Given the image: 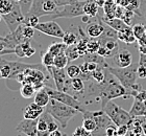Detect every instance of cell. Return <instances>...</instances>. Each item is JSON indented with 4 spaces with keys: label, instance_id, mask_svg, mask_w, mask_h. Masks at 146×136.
<instances>
[{
    "label": "cell",
    "instance_id": "13",
    "mask_svg": "<svg viewBox=\"0 0 146 136\" xmlns=\"http://www.w3.org/2000/svg\"><path fill=\"white\" fill-rule=\"evenodd\" d=\"M2 19L5 21L9 31L12 33V31H15V30L18 28V26H20V25L24 22L25 15L23 14V12H22V9H21V7H20V5H19V3L16 1L15 5H14L12 11H11L9 14L3 15Z\"/></svg>",
    "mask_w": 146,
    "mask_h": 136
},
{
    "label": "cell",
    "instance_id": "12",
    "mask_svg": "<svg viewBox=\"0 0 146 136\" xmlns=\"http://www.w3.org/2000/svg\"><path fill=\"white\" fill-rule=\"evenodd\" d=\"M58 124L52 115L44 110L41 116L38 118V136H49L52 131L58 130Z\"/></svg>",
    "mask_w": 146,
    "mask_h": 136
},
{
    "label": "cell",
    "instance_id": "57",
    "mask_svg": "<svg viewBox=\"0 0 146 136\" xmlns=\"http://www.w3.org/2000/svg\"><path fill=\"white\" fill-rule=\"evenodd\" d=\"M91 136H94V135H91Z\"/></svg>",
    "mask_w": 146,
    "mask_h": 136
},
{
    "label": "cell",
    "instance_id": "24",
    "mask_svg": "<svg viewBox=\"0 0 146 136\" xmlns=\"http://www.w3.org/2000/svg\"><path fill=\"white\" fill-rule=\"evenodd\" d=\"M118 40L126 43V44H133V43H135L137 41L136 37L134 36V33H133V28L131 26L127 27L126 29L122 30V31H119Z\"/></svg>",
    "mask_w": 146,
    "mask_h": 136
},
{
    "label": "cell",
    "instance_id": "51",
    "mask_svg": "<svg viewBox=\"0 0 146 136\" xmlns=\"http://www.w3.org/2000/svg\"><path fill=\"white\" fill-rule=\"evenodd\" d=\"M90 18H91V17H89V16H87V15L82 16V22H86V23H88V22H89V19H90Z\"/></svg>",
    "mask_w": 146,
    "mask_h": 136
},
{
    "label": "cell",
    "instance_id": "43",
    "mask_svg": "<svg viewBox=\"0 0 146 136\" xmlns=\"http://www.w3.org/2000/svg\"><path fill=\"white\" fill-rule=\"evenodd\" d=\"M128 129H129V126H127V125H124V126H120V127H118L117 134H118V136H125V134L127 133Z\"/></svg>",
    "mask_w": 146,
    "mask_h": 136
},
{
    "label": "cell",
    "instance_id": "30",
    "mask_svg": "<svg viewBox=\"0 0 146 136\" xmlns=\"http://www.w3.org/2000/svg\"><path fill=\"white\" fill-rule=\"evenodd\" d=\"M54 54H52L50 52H45L41 54V59H42V64L44 65L45 68H48L50 66H53L54 64Z\"/></svg>",
    "mask_w": 146,
    "mask_h": 136
},
{
    "label": "cell",
    "instance_id": "19",
    "mask_svg": "<svg viewBox=\"0 0 146 136\" xmlns=\"http://www.w3.org/2000/svg\"><path fill=\"white\" fill-rule=\"evenodd\" d=\"M44 110H45L44 107H41L34 102L33 104H29L25 109H23V117L26 119H36L41 116Z\"/></svg>",
    "mask_w": 146,
    "mask_h": 136
},
{
    "label": "cell",
    "instance_id": "45",
    "mask_svg": "<svg viewBox=\"0 0 146 136\" xmlns=\"http://www.w3.org/2000/svg\"><path fill=\"white\" fill-rule=\"evenodd\" d=\"M77 1H79V0H55L58 6L67 5V4H71V3H75V2H77Z\"/></svg>",
    "mask_w": 146,
    "mask_h": 136
},
{
    "label": "cell",
    "instance_id": "49",
    "mask_svg": "<svg viewBox=\"0 0 146 136\" xmlns=\"http://www.w3.org/2000/svg\"><path fill=\"white\" fill-rule=\"evenodd\" d=\"M138 44H139V45H146V33L138 40Z\"/></svg>",
    "mask_w": 146,
    "mask_h": 136
},
{
    "label": "cell",
    "instance_id": "16",
    "mask_svg": "<svg viewBox=\"0 0 146 136\" xmlns=\"http://www.w3.org/2000/svg\"><path fill=\"white\" fill-rule=\"evenodd\" d=\"M16 130L26 136H38V118L26 119L24 118L17 125Z\"/></svg>",
    "mask_w": 146,
    "mask_h": 136
},
{
    "label": "cell",
    "instance_id": "27",
    "mask_svg": "<svg viewBox=\"0 0 146 136\" xmlns=\"http://www.w3.org/2000/svg\"><path fill=\"white\" fill-rule=\"evenodd\" d=\"M67 47L68 46L64 42H54V43H51L48 46L47 50L51 52L52 54H54V56H58V54H64L66 52Z\"/></svg>",
    "mask_w": 146,
    "mask_h": 136
},
{
    "label": "cell",
    "instance_id": "20",
    "mask_svg": "<svg viewBox=\"0 0 146 136\" xmlns=\"http://www.w3.org/2000/svg\"><path fill=\"white\" fill-rule=\"evenodd\" d=\"M104 28H106V26L100 22L92 21L90 23H88L87 28H86L87 36L89 38H92V39H98L104 33Z\"/></svg>",
    "mask_w": 146,
    "mask_h": 136
},
{
    "label": "cell",
    "instance_id": "11",
    "mask_svg": "<svg viewBox=\"0 0 146 136\" xmlns=\"http://www.w3.org/2000/svg\"><path fill=\"white\" fill-rule=\"evenodd\" d=\"M86 112L88 113L90 116L94 118L95 121H96V130L92 133V135L94 136H106V131H107L108 128L113 125L114 123L112 121V119L110 118L109 115L104 112V110H99V111H87Z\"/></svg>",
    "mask_w": 146,
    "mask_h": 136
},
{
    "label": "cell",
    "instance_id": "14",
    "mask_svg": "<svg viewBox=\"0 0 146 136\" xmlns=\"http://www.w3.org/2000/svg\"><path fill=\"white\" fill-rule=\"evenodd\" d=\"M99 42V48L97 54L101 57L106 58H114L115 54L119 50L118 39L116 38H98Z\"/></svg>",
    "mask_w": 146,
    "mask_h": 136
},
{
    "label": "cell",
    "instance_id": "47",
    "mask_svg": "<svg viewBox=\"0 0 146 136\" xmlns=\"http://www.w3.org/2000/svg\"><path fill=\"white\" fill-rule=\"evenodd\" d=\"M49 136H66V135H65V134L62 133L61 131H60V130H58H58L52 131L51 133L49 134Z\"/></svg>",
    "mask_w": 146,
    "mask_h": 136
},
{
    "label": "cell",
    "instance_id": "2",
    "mask_svg": "<svg viewBox=\"0 0 146 136\" xmlns=\"http://www.w3.org/2000/svg\"><path fill=\"white\" fill-rule=\"evenodd\" d=\"M100 84L99 89V98H100L101 107L104 108L110 100L122 96H129L127 89L113 76L109 70L107 71L106 80Z\"/></svg>",
    "mask_w": 146,
    "mask_h": 136
},
{
    "label": "cell",
    "instance_id": "44",
    "mask_svg": "<svg viewBox=\"0 0 146 136\" xmlns=\"http://www.w3.org/2000/svg\"><path fill=\"white\" fill-rule=\"evenodd\" d=\"M134 98H137L142 102H146V90H140L138 91L137 94L134 96Z\"/></svg>",
    "mask_w": 146,
    "mask_h": 136
},
{
    "label": "cell",
    "instance_id": "21",
    "mask_svg": "<svg viewBox=\"0 0 146 136\" xmlns=\"http://www.w3.org/2000/svg\"><path fill=\"white\" fill-rule=\"evenodd\" d=\"M129 114L133 117H140V116H145L146 113V102H142L137 98H134V103L131 105V108L129 110Z\"/></svg>",
    "mask_w": 146,
    "mask_h": 136
},
{
    "label": "cell",
    "instance_id": "33",
    "mask_svg": "<svg viewBox=\"0 0 146 136\" xmlns=\"http://www.w3.org/2000/svg\"><path fill=\"white\" fill-rule=\"evenodd\" d=\"M62 40H63V42H64L67 46H70V45H74V44L77 43L78 37L76 36L74 33L69 31V33H65L64 37L62 38Z\"/></svg>",
    "mask_w": 146,
    "mask_h": 136
},
{
    "label": "cell",
    "instance_id": "42",
    "mask_svg": "<svg viewBox=\"0 0 146 136\" xmlns=\"http://www.w3.org/2000/svg\"><path fill=\"white\" fill-rule=\"evenodd\" d=\"M137 72H138V78H139V79H145L146 78V67L138 65Z\"/></svg>",
    "mask_w": 146,
    "mask_h": 136
},
{
    "label": "cell",
    "instance_id": "18",
    "mask_svg": "<svg viewBox=\"0 0 146 136\" xmlns=\"http://www.w3.org/2000/svg\"><path fill=\"white\" fill-rule=\"evenodd\" d=\"M14 49H15L16 56L20 58H31L36 52L35 47H33V45H31V40L20 43Z\"/></svg>",
    "mask_w": 146,
    "mask_h": 136
},
{
    "label": "cell",
    "instance_id": "22",
    "mask_svg": "<svg viewBox=\"0 0 146 136\" xmlns=\"http://www.w3.org/2000/svg\"><path fill=\"white\" fill-rule=\"evenodd\" d=\"M104 22L106 23L107 25H109L110 27H112L113 29H115L116 31H122V30L126 29L127 27H129V25L127 23H125L124 20L121 18H112V19H107V18H104L102 19Z\"/></svg>",
    "mask_w": 146,
    "mask_h": 136
},
{
    "label": "cell",
    "instance_id": "10",
    "mask_svg": "<svg viewBox=\"0 0 146 136\" xmlns=\"http://www.w3.org/2000/svg\"><path fill=\"white\" fill-rule=\"evenodd\" d=\"M23 78L24 79H23L22 84H25V83L31 84L36 88V90L44 88L45 87L44 84H45V82H47V79H46L42 69L36 68V67H29L27 69H25L23 71Z\"/></svg>",
    "mask_w": 146,
    "mask_h": 136
},
{
    "label": "cell",
    "instance_id": "23",
    "mask_svg": "<svg viewBox=\"0 0 146 136\" xmlns=\"http://www.w3.org/2000/svg\"><path fill=\"white\" fill-rule=\"evenodd\" d=\"M50 100H51L50 95H49V93L45 89V87L42 88V89H39L36 92V94H35V103L40 105L41 107H44V108L48 105Z\"/></svg>",
    "mask_w": 146,
    "mask_h": 136
},
{
    "label": "cell",
    "instance_id": "25",
    "mask_svg": "<svg viewBox=\"0 0 146 136\" xmlns=\"http://www.w3.org/2000/svg\"><path fill=\"white\" fill-rule=\"evenodd\" d=\"M82 119H84V121H82V127H84V129H86L88 132H90L92 134L96 130V127H97L95 119L92 116H90L86 112V110L82 112Z\"/></svg>",
    "mask_w": 146,
    "mask_h": 136
},
{
    "label": "cell",
    "instance_id": "40",
    "mask_svg": "<svg viewBox=\"0 0 146 136\" xmlns=\"http://www.w3.org/2000/svg\"><path fill=\"white\" fill-rule=\"evenodd\" d=\"M92 134L90 133V132H88V131L86 130V129H84V127H77L76 128V130L73 132L72 136H91Z\"/></svg>",
    "mask_w": 146,
    "mask_h": 136
},
{
    "label": "cell",
    "instance_id": "52",
    "mask_svg": "<svg viewBox=\"0 0 146 136\" xmlns=\"http://www.w3.org/2000/svg\"><path fill=\"white\" fill-rule=\"evenodd\" d=\"M94 1L97 3L98 5H100V6H104V0H94Z\"/></svg>",
    "mask_w": 146,
    "mask_h": 136
},
{
    "label": "cell",
    "instance_id": "35",
    "mask_svg": "<svg viewBox=\"0 0 146 136\" xmlns=\"http://www.w3.org/2000/svg\"><path fill=\"white\" fill-rule=\"evenodd\" d=\"M66 72H67L68 76L70 79L77 78V76H80V66H77V65H69L66 68Z\"/></svg>",
    "mask_w": 146,
    "mask_h": 136
},
{
    "label": "cell",
    "instance_id": "36",
    "mask_svg": "<svg viewBox=\"0 0 146 136\" xmlns=\"http://www.w3.org/2000/svg\"><path fill=\"white\" fill-rule=\"evenodd\" d=\"M99 46L100 45H99L98 40L90 38L88 42V46H87V54H95V52H97Z\"/></svg>",
    "mask_w": 146,
    "mask_h": 136
},
{
    "label": "cell",
    "instance_id": "7",
    "mask_svg": "<svg viewBox=\"0 0 146 136\" xmlns=\"http://www.w3.org/2000/svg\"><path fill=\"white\" fill-rule=\"evenodd\" d=\"M54 81L55 87L60 91L67 93L71 92V79L66 72V68H58L55 66H50L46 68Z\"/></svg>",
    "mask_w": 146,
    "mask_h": 136
},
{
    "label": "cell",
    "instance_id": "4",
    "mask_svg": "<svg viewBox=\"0 0 146 136\" xmlns=\"http://www.w3.org/2000/svg\"><path fill=\"white\" fill-rule=\"evenodd\" d=\"M44 66L41 64H26L22 62H15V61H7L4 59H0V79L14 80L17 74L23 72L25 69L29 67H36L42 69Z\"/></svg>",
    "mask_w": 146,
    "mask_h": 136
},
{
    "label": "cell",
    "instance_id": "50",
    "mask_svg": "<svg viewBox=\"0 0 146 136\" xmlns=\"http://www.w3.org/2000/svg\"><path fill=\"white\" fill-rule=\"evenodd\" d=\"M138 49H139V52H140V54H146V45H139Z\"/></svg>",
    "mask_w": 146,
    "mask_h": 136
},
{
    "label": "cell",
    "instance_id": "53",
    "mask_svg": "<svg viewBox=\"0 0 146 136\" xmlns=\"http://www.w3.org/2000/svg\"><path fill=\"white\" fill-rule=\"evenodd\" d=\"M6 37L5 36H0V41H5Z\"/></svg>",
    "mask_w": 146,
    "mask_h": 136
},
{
    "label": "cell",
    "instance_id": "58",
    "mask_svg": "<svg viewBox=\"0 0 146 136\" xmlns=\"http://www.w3.org/2000/svg\"><path fill=\"white\" fill-rule=\"evenodd\" d=\"M106 136H108V135H106Z\"/></svg>",
    "mask_w": 146,
    "mask_h": 136
},
{
    "label": "cell",
    "instance_id": "48",
    "mask_svg": "<svg viewBox=\"0 0 146 136\" xmlns=\"http://www.w3.org/2000/svg\"><path fill=\"white\" fill-rule=\"evenodd\" d=\"M141 118V125H142V128H143L144 134L146 135V118L144 116H140Z\"/></svg>",
    "mask_w": 146,
    "mask_h": 136
},
{
    "label": "cell",
    "instance_id": "26",
    "mask_svg": "<svg viewBox=\"0 0 146 136\" xmlns=\"http://www.w3.org/2000/svg\"><path fill=\"white\" fill-rule=\"evenodd\" d=\"M98 4L95 2L94 0H87V2L84 5V13L85 15L89 17H96L98 13Z\"/></svg>",
    "mask_w": 146,
    "mask_h": 136
},
{
    "label": "cell",
    "instance_id": "5",
    "mask_svg": "<svg viewBox=\"0 0 146 136\" xmlns=\"http://www.w3.org/2000/svg\"><path fill=\"white\" fill-rule=\"evenodd\" d=\"M102 109L117 127L124 126V125H127L131 127L133 121H134V117L129 114V112L118 106L117 104H115L112 100H110Z\"/></svg>",
    "mask_w": 146,
    "mask_h": 136
},
{
    "label": "cell",
    "instance_id": "34",
    "mask_svg": "<svg viewBox=\"0 0 146 136\" xmlns=\"http://www.w3.org/2000/svg\"><path fill=\"white\" fill-rule=\"evenodd\" d=\"M131 28H133V33H134V36L136 37L137 41L146 33V25L142 24V23H137Z\"/></svg>",
    "mask_w": 146,
    "mask_h": 136
},
{
    "label": "cell",
    "instance_id": "31",
    "mask_svg": "<svg viewBox=\"0 0 146 136\" xmlns=\"http://www.w3.org/2000/svg\"><path fill=\"white\" fill-rule=\"evenodd\" d=\"M69 63V59L66 56V54H61L58 56H55L54 57V64L53 66L58 67V68H66Z\"/></svg>",
    "mask_w": 146,
    "mask_h": 136
},
{
    "label": "cell",
    "instance_id": "1",
    "mask_svg": "<svg viewBox=\"0 0 146 136\" xmlns=\"http://www.w3.org/2000/svg\"><path fill=\"white\" fill-rule=\"evenodd\" d=\"M138 65L137 63H133L131 65L124 68H120V67H112L108 66V70L112 73L113 76L124 86L128 91V95L129 96H135L137 94L138 91L142 90L141 89V85L137 83L138 78Z\"/></svg>",
    "mask_w": 146,
    "mask_h": 136
},
{
    "label": "cell",
    "instance_id": "8",
    "mask_svg": "<svg viewBox=\"0 0 146 136\" xmlns=\"http://www.w3.org/2000/svg\"><path fill=\"white\" fill-rule=\"evenodd\" d=\"M58 7L55 0H34L28 15H35L38 17L49 16L54 14Z\"/></svg>",
    "mask_w": 146,
    "mask_h": 136
},
{
    "label": "cell",
    "instance_id": "41",
    "mask_svg": "<svg viewBox=\"0 0 146 136\" xmlns=\"http://www.w3.org/2000/svg\"><path fill=\"white\" fill-rule=\"evenodd\" d=\"M84 63H85L86 67H87V69H88L90 72H93L94 70L97 69L98 65H99V64L95 63V62H87V61H85Z\"/></svg>",
    "mask_w": 146,
    "mask_h": 136
},
{
    "label": "cell",
    "instance_id": "28",
    "mask_svg": "<svg viewBox=\"0 0 146 136\" xmlns=\"http://www.w3.org/2000/svg\"><path fill=\"white\" fill-rule=\"evenodd\" d=\"M20 94L24 98H31L34 96V94H36V88L31 84H28V83L22 84L21 88H20Z\"/></svg>",
    "mask_w": 146,
    "mask_h": 136
},
{
    "label": "cell",
    "instance_id": "17",
    "mask_svg": "<svg viewBox=\"0 0 146 136\" xmlns=\"http://www.w3.org/2000/svg\"><path fill=\"white\" fill-rule=\"evenodd\" d=\"M114 61L117 67L120 68H124L133 64V56L131 52L127 49H119L118 52L115 54L114 57Z\"/></svg>",
    "mask_w": 146,
    "mask_h": 136
},
{
    "label": "cell",
    "instance_id": "6",
    "mask_svg": "<svg viewBox=\"0 0 146 136\" xmlns=\"http://www.w3.org/2000/svg\"><path fill=\"white\" fill-rule=\"evenodd\" d=\"M87 2V0L84 1H77L75 3H71L67 5L58 6L54 14L51 15V20H54L56 18H76L82 17L85 15L84 13V5Z\"/></svg>",
    "mask_w": 146,
    "mask_h": 136
},
{
    "label": "cell",
    "instance_id": "55",
    "mask_svg": "<svg viewBox=\"0 0 146 136\" xmlns=\"http://www.w3.org/2000/svg\"><path fill=\"white\" fill-rule=\"evenodd\" d=\"M141 136H146V135H145V134L143 133V134H142V135H141Z\"/></svg>",
    "mask_w": 146,
    "mask_h": 136
},
{
    "label": "cell",
    "instance_id": "32",
    "mask_svg": "<svg viewBox=\"0 0 146 136\" xmlns=\"http://www.w3.org/2000/svg\"><path fill=\"white\" fill-rule=\"evenodd\" d=\"M65 54H66V56L68 57L69 61H75L76 59H78V58L80 57V54H79L78 49H77L76 44L68 46L67 49H66V52H65Z\"/></svg>",
    "mask_w": 146,
    "mask_h": 136
},
{
    "label": "cell",
    "instance_id": "38",
    "mask_svg": "<svg viewBox=\"0 0 146 136\" xmlns=\"http://www.w3.org/2000/svg\"><path fill=\"white\" fill-rule=\"evenodd\" d=\"M35 27L28 26V25H25L24 23L22 24V31H23V36L26 40H31L35 36Z\"/></svg>",
    "mask_w": 146,
    "mask_h": 136
},
{
    "label": "cell",
    "instance_id": "3",
    "mask_svg": "<svg viewBox=\"0 0 146 136\" xmlns=\"http://www.w3.org/2000/svg\"><path fill=\"white\" fill-rule=\"evenodd\" d=\"M45 110L52 115V117L54 118L55 121H58L60 126L63 129L67 128L69 121L74 116H76L79 112L77 109L68 106L66 104H63L56 100H53V98L50 100L48 105L45 107Z\"/></svg>",
    "mask_w": 146,
    "mask_h": 136
},
{
    "label": "cell",
    "instance_id": "15",
    "mask_svg": "<svg viewBox=\"0 0 146 136\" xmlns=\"http://www.w3.org/2000/svg\"><path fill=\"white\" fill-rule=\"evenodd\" d=\"M35 28L36 30L41 31V33L47 35V36L54 37V38H63L65 35L64 29L54 20H49V21L46 22H39V24L36 25Z\"/></svg>",
    "mask_w": 146,
    "mask_h": 136
},
{
    "label": "cell",
    "instance_id": "39",
    "mask_svg": "<svg viewBox=\"0 0 146 136\" xmlns=\"http://www.w3.org/2000/svg\"><path fill=\"white\" fill-rule=\"evenodd\" d=\"M33 2H34V0H20V1L18 2L24 15L28 14L31 5H33Z\"/></svg>",
    "mask_w": 146,
    "mask_h": 136
},
{
    "label": "cell",
    "instance_id": "9",
    "mask_svg": "<svg viewBox=\"0 0 146 136\" xmlns=\"http://www.w3.org/2000/svg\"><path fill=\"white\" fill-rule=\"evenodd\" d=\"M45 89L50 95V98H53V100H56L63 104H66L68 106L73 107V108L77 109L82 113L85 111V109L82 108V103L73 95H71L70 93H67V92H64V91H60L58 89H53L51 87H45Z\"/></svg>",
    "mask_w": 146,
    "mask_h": 136
},
{
    "label": "cell",
    "instance_id": "56",
    "mask_svg": "<svg viewBox=\"0 0 146 136\" xmlns=\"http://www.w3.org/2000/svg\"><path fill=\"white\" fill-rule=\"evenodd\" d=\"M16 1H17V2H19V1H20V0H16Z\"/></svg>",
    "mask_w": 146,
    "mask_h": 136
},
{
    "label": "cell",
    "instance_id": "29",
    "mask_svg": "<svg viewBox=\"0 0 146 136\" xmlns=\"http://www.w3.org/2000/svg\"><path fill=\"white\" fill-rule=\"evenodd\" d=\"M16 0H0V14L1 16L9 14L15 5Z\"/></svg>",
    "mask_w": 146,
    "mask_h": 136
},
{
    "label": "cell",
    "instance_id": "46",
    "mask_svg": "<svg viewBox=\"0 0 146 136\" xmlns=\"http://www.w3.org/2000/svg\"><path fill=\"white\" fill-rule=\"evenodd\" d=\"M139 65L146 67V54H140V59H139Z\"/></svg>",
    "mask_w": 146,
    "mask_h": 136
},
{
    "label": "cell",
    "instance_id": "54",
    "mask_svg": "<svg viewBox=\"0 0 146 136\" xmlns=\"http://www.w3.org/2000/svg\"><path fill=\"white\" fill-rule=\"evenodd\" d=\"M1 20H2V16H1V14H0V22H1Z\"/></svg>",
    "mask_w": 146,
    "mask_h": 136
},
{
    "label": "cell",
    "instance_id": "37",
    "mask_svg": "<svg viewBox=\"0 0 146 136\" xmlns=\"http://www.w3.org/2000/svg\"><path fill=\"white\" fill-rule=\"evenodd\" d=\"M39 18L38 16H35V15H25V19H24V23L25 25H28V26H31V27H36V25L39 24Z\"/></svg>",
    "mask_w": 146,
    "mask_h": 136
}]
</instances>
